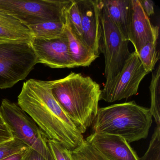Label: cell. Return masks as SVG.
Segmentation results:
<instances>
[{
    "instance_id": "25",
    "label": "cell",
    "mask_w": 160,
    "mask_h": 160,
    "mask_svg": "<svg viewBox=\"0 0 160 160\" xmlns=\"http://www.w3.org/2000/svg\"><path fill=\"white\" fill-rule=\"evenodd\" d=\"M23 160H48L47 157L33 149L29 148Z\"/></svg>"
},
{
    "instance_id": "21",
    "label": "cell",
    "mask_w": 160,
    "mask_h": 160,
    "mask_svg": "<svg viewBox=\"0 0 160 160\" xmlns=\"http://www.w3.org/2000/svg\"><path fill=\"white\" fill-rule=\"evenodd\" d=\"M28 148L24 142L14 138L11 140L0 144V160L21 152Z\"/></svg>"
},
{
    "instance_id": "6",
    "label": "cell",
    "mask_w": 160,
    "mask_h": 160,
    "mask_svg": "<svg viewBox=\"0 0 160 160\" xmlns=\"http://www.w3.org/2000/svg\"><path fill=\"white\" fill-rule=\"evenodd\" d=\"M100 49L105 58L106 82L120 72L130 56L129 41L124 39L117 26L108 16L101 0L100 12Z\"/></svg>"
},
{
    "instance_id": "5",
    "label": "cell",
    "mask_w": 160,
    "mask_h": 160,
    "mask_svg": "<svg viewBox=\"0 0 160 160\" xmlns=\"http://www.w3.org/2000/svg\"><path fill=\"white\" fill-rule=\"evenodd\" d=\"M71 1L0 0V11L28 26L48 21L65 23L66 10Z\"/></svg>"
},
{
    "instance_id": "7",
    "label": "cell",
    "mask_w": 160,
    "mask_h": 160,
    "mask_svg": "<svg viewBox=\"0 0 160 160\" xmlns=\"http://www.w3.org/2000/svg\"><path fill=\"white\" fill-rule=\"evenodd\" d=\"M0 113L14 138L47 157V138L18 104L3 99L0 106Z\"/></svg>"
},
{
    "instance_id": "14",
    "label": "cell",
    "mask_w": 160,
    "mask_h": 160,
    "mask_svg": "<svg viewBox=\"0 0 160 160\" xmlns=\"http://www.w3.org/2000/svg\"><path fill=\"white\" fill-rule=\"evenodd\" d=\"M33 39L28 26L0 11V43L31 42Z\"/></svg>"
},
{
    "instance_id": "16",
    "label": "cell",
    "mask_w": 160,
    "mask_h": 160,
    "mask_svg": "<svg viewBox=\"0 0 160 160\" xmlns=\"http://www.w3.org/2000/svg\"><path fill=\"white\" fill-rule=\"evenodd\" d=\"M33 38L53 40L65 35V23L60 21H48L28 26Z\"/></svg>"
},
{
    "instance_id": "27",
    "label": "cell",
    "mask_w": 160,
    "mask_h": 160,
    "mask_svg": "<svg viewBox=\"0 0 160 160\" xmlns=\"http://www.w3.org/2000/svg\"><path fill=\"white\" fill-rule=\"evenodd\" d=\"M28 148L27 149L21 152L12 155L10 157H7V158L2 160H23V158L26 155Z\"/></svg>"
},
{
    "instance_id": "9",
    "label": "cell",
    "mask_w": 160,
    "mask_h": 160,
    "mask_svg": "<svg viewBox=\"0 0 160 160\" xmlns=\"http://www.w3.org/2000/svg\"><path fill=\"white\" fill-rule=\"evenodd\" d=\"M31 44L38 63L57 69L76 67L69 52L65 34L63 37L53 40L33 38Z\"/></svg>"
},
{
    "instance_id": "11",
    "label": "cell",
    "mask_w": 160,
    "mask_h": 160,
    "mask_svg": "<svg viewBox=\"0 0 160 160\" xmlns=\"http://www.w3.org/2000/svg\"><path fill=\"white\" fill-rule=\"evenodd\" d=\"M85 140L108 160H140L124 138L103 133H92Z\"/></svg>"
},
{
    "instance_id": "24",
    "label": "cell",
    "mask_w": 160,
    "mask_h": 160,
    "mask_svg": "<svg viewBox=\"0 0 160 160\" xmlns=\"http://www.w3.org/2000/svg\"><path fill=\"white\" fill-rule=\"evenodd\" d=\"M14 138L12 132L0 113V144Z\"/></svg>"
},
{
    "instance_id": "22",
    "label": "cell",
    "mask_w": 160,
    "mask_h": 160,
    "mask_svg": "<svg viewBox=\"0 0 160 160\" xmlns=\"http://www.w3.org/2000/svg\"><path fill=\"white\" fill-rule=\"evenodd\" d=\"M140 160H160V127H156L148 150Z\"/></svg>"
},
{
    "instance_id": "1",
    "label": "cell",
    "mask_w": 160,
    "mask_h": 160,
    "mask_svg": "<svg viewBox=\"0 0 160 160\" xmlns=\"http://www.w3.org/2000/svg\"><path fill=\"white\" fill-rule=\"evenodd\" d=\"M18 104L48 139L71 151L84 142L83 135L53 96L49 81L27 80L18 96Z\"/></svg>"
},
{
    "instance_id": "19",
    "label": "cell",
    "mask_w": 160,
    "mask_h": 160,
    "mask_svg": "<svg viewBox=\"0 0 160 160\" xmlns=\"http://www.w3.org/2000/svg\"><path fill=\"white\" fill-rule=\"evenodd\" d=\"M73 160H108L86 140L72 151Z\"/></svg>"
},
{
    "instance_id": "3",
    "label": "cell",
    "mask_w": 160,
    "mask_h": 160,
    "mask_svg": "<svg viewBox=\"0 0 160 160\" xmlns=\"http://www.w3.org/2000/svg\"><path fill=\"white\" fill-rule=\"evenodd\" d=\"M152 123L149 108L131 101L98 108L92 133L119 136L130 143L147 138Z\"/></svg>"
},
{
    "instance_id": "12",
    "label": "cell",
    "mask_w": 160,
    "mask_h": 160,
    "mask_svg": "<svg viewBox=\"0 0 160 160\" xmlns=\"http://www.w3.org/2000/svg\"><path fill=\"white\" fill-rule=\"evenodd\" d=\"M81 16L82 40L98 57L100 54L101 0H77Z\"/></svg>"
},
{
    "instance_id": "10",
    "label": "cell",
    "mask_w": 160,
    "mask_h": 160,
    "mask_svg": "<svg viewBox=\"0 0 160 160\" xmlns=\"http://www.w3.org/2000/svg\"><path fill=\"white\" fill-rule=\"evenodd\" d=\"M131 11L128 28V39L137 54L146 44L157 42L159 28L152 25L139 0H131Z\"/></svg>"
},
{
    "instance_id": "17",
    "label": "cell",
    "mask_w": 160,
    "mask_h": 160,
    "mask_svg": "<svg viewBox=\"0 0 160 160\" xmlns=\"http://www.w3.org/2000/svg\"><path fill=\"white\" fill-rule=\"evenodd\" d=\"M160 65L152 73L150 85L151 107L149 108L157 127H160Z\"/></svg>"
},
{
    "instance_id": "8",
    "label": "cell",
    "mask_w": 160,
    "mask_h": 160,
    "mask_svg": "<svg viewBox=\"0 0 160 160\" xmlns=\"http://www.w3.org/2000/svg\"><path fill=\"white\" fill-rule=\"evenodd\" d=\"M148 74L134 51L126 60L120 72L106 82L102 90L101 100L113 102L136 95L141 81Z\"/></svg>"
},
{
    "instance_id": "15",
    "label": "cell",
    "mask_w": 160,
    "mask_h": 160,
    "mask_svg": "<svg viewBox=\"0 0 160 160\" xmlns=\"http://www.w3.org/2000/svg\"><path fill=\"white\" fill-rule=\"evenodd\" d=\"M108 16L117 26L124 39L128 41L131 15V0H102Z\"/></svg>"
},
{
    "instance_id": "13",
    "label": "cell",
    "mask_w": 160,
    "mask_h": 160,
    "mask_svg": "<svg viewBox=\"0 0 160 160\" xmlns=\"http://www.w3.org/2000/svg\"><path fill=\"white\" fill-rule=\"evenodd\" d=\"M65 34L68 41L69 52L76 67L90 66L99 57L76 33L67 19L66 13Z\"/></svg>"
},
{
    "instance_id": "18",
    "label": "cell",
    "mask_w": 160,
    "mask_h": 160,
    "mask_svg": "<svg viewBox=\"0 0 160 160\" xmlns=\"http://www.w3.org/2000/svg\"><path fill=\"white\" fill-rule=\"evenodd\" d=\"M157 43L148 42L137 54L144 69L148 73L154 70L156 63L160 59V53L156 49Z\"/></svg>"
},
{
    "instance_id": "23",
    "label": "cell",
    "mask_w": 160,
    "mask_h": 160,
    "mask_svg": "<svg viewBox=\"0 0 160 160\" xmlns=\"http://www.w3.org/2000/svg\"><path fill=\"white\" fill-rule=\"evenodd\" d=\"M48 160H66L63 152V146L57 141L47 139Z\"/></svg>"
},
{
    "instance_id": "4",
    "label": "cell",
    "mask_w": 160,
    "mask_h": 160,
    "mask_svg": "<svg viewBox=\"0 0 160 160\" xmlns=\"http://www.w3.org/2000/svg\"><path fill=\"white\" fill-rule=\"evenodd\" d=\"M37 63L31 42L0 43V89L25 79Z\"/></svg>"
},
{
    "instance_id": "2",
    "label": "cell",
    "mask_w": 160,
    "mask_h": 160,
    "mask_svg": "<svg viewBox=\"0 0 160 160\" xmlns=\"http://www.w3.org/2000/svg\"><path fill=\"white\" fill-rule=\"evenodd\" d=\"M53 96L81 133L91 126L101 100L100 85L89 76L72 72L49 81Z\"/></svg>"
},
{
    "instance_id": "26",
    "label": "cell",
    "mask_w": 160,
    "mask_h": 160,
    "mask_svg": "<svg viewBox=\"0 0 160 160\" xmlns=\"http://www.w3.org/2000/svg\"><path fill=\"white\" fill-rule=\"evenodd\" d=\"M140 4L145 13L148 17L151 16L154 14V3L151 0H139Z\"/></svg>"
},
{
    "instance_id": "20",
    "label": "cell",
    "mask_w": 160,
    "mask_h": 160,
    "mask_svg": "<svg viewBox=\"0 0 160 160\" xmlns=\"http://www.w3.org/2000/svg\"><path fill=\"white\" fill-rule=\"evenodd\" d=\"M66 15L75 32L82 39V19L77 0H72L71 3L66 10Z\"/></svg>"
}]
</instances>
